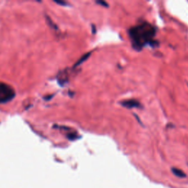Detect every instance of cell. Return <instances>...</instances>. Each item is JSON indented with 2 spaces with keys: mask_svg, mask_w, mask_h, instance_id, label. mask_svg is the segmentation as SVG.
Returning <instances> with one entry per match:
<instances>
[{
  "mask_svg": "<svg viewBox=\"0 0 188 188\" xmlns=\"http://www.w3.org/2000/svg\"><path fill=\"white\" fill-rule=\"evenodd\" d=\"M129 35L132 43V47L137 51L142 49L145 46H155L157 41L154 39L156 28L148 22L133 26L129 30Z\"/></svg>",
  "mask_w": 188,
  "mask_h": 188,
  "instance_id": "obj_1",
  "label": "cell"
},
{
  "mask_svg": "<svg viewBox=\"0 0 188 188\" xmlns=\"http://www.w3.org/2000/svg\"><path fill=\"white\" fill-rule=\"evenodd\" d=\"M15 95V91L11 87L0 82V104L8 102L14 98Z\"/></svg>",
  "mask_w": 188,
  "mask_h": 188,
  "instance_id": "obj_2",
  "label": "cell"
},
{
  "mask_svg": "<svg viewBox=\"0 0 188 188\" xmlns=\"http://www.w3.org/2000/svg\"><path fill=\"white\" fill-rule=\"evenodd\" d=\"M120 104L122 107H126L128 109H132V108H139L141 107V104L140 102L137 100L135 99H129V100H124V101H121Z\"/></svg>",
  "mask_w": 188,
  "mask_h": 188,
  "instance_id": "obj_3",
  "label": "cell"
},
{
  "mask_svg": "<svg viewBox=\"0 0 188 188\" xmlns=\"http://www.w3.org/2000/svg\"><path fill=\"white\" fill-rule=\"evenodd\" d=\"M172 172L173 173V174L175 175V176H178V177H180V178H184L185 177V174L184 173L182 170H179V169H177V168H172Z\"/></svg>",
  "mask_w": 188,
  "mask_h": 188,
  "instance_id": "obj_4",
  "label": "cell"
},
{
  "mask_svg": "<svg viewBox=\"0 0 188 188\" xmlns=\"http://www.w3.org/2000/svg\"><path fill=\"white\" fill-rule=\"evenodd\" d=\"M90 55V53H88V54H85V55H83L82 56V57H81L80 59H79V61L77 62V63H76V64H75V66H74V67H76V66H79V64H81V63H83L84 61H85V60H87V59L88 58V57H89V56Z\"/></svg>",
  "mask_w": 188,
  "mask_h": 188,
  "instance_id": "obj_5",
  "label": "cell"
},
{
  "mask_svg": "<svg viewBox=\"0 0 188 188\" xmlns=\"http://www.w3.org/2000/svg\"><path fill=\"white\" fill-rule=\"evenodd\" d=\"M96 3H98V4H101V5H103V6H104V7H108V4H107L106 2H104V1H96Z\"/></svg>",
  "mask_w": 188,
  "mask_h": 188,
  "instance_id": "obj_6",
  "label": "cell"
},
{
  "mask_svg": "<svg viewBox=\"0 0 188 188\" xmlns=\"http://www.w3.org/2000/svg\"><path fill=\"white\" fill-rule=\"evenodd\" d=\"M57 4H66V2H63V1H55Z\"/></svg>",
  "mask_w": 188,
  "mask_h": 188,
  "instance_id": "obj_7",
  "label": "cell"
}]
</instances>
